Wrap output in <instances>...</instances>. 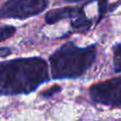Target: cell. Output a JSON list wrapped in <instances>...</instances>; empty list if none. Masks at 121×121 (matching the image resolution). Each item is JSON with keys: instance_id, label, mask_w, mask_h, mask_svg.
<instances>
[{"instance_id": "cell-1", "label": "cell", "mask_w": 121, "mask_h": 121, "mask_svg": "<svg viewBox=\"0 0 121 121\" xmlns=\"http://www.w3.org/2000/svg\"><path fill=\"white\" fill-rule=\"evenodd\" d=\"M48 79L46 61L38 57L0 61V95L27 94Z\"/></svg>"}, {"instance_id": "cell-2", "label": "cell", "mask_w": 121, "mask_h": 121, "mask_svg": "<svg viewBox=\"0 0 121 121\" xmlns=\"http://www.w3.org/2000/svg\"><path fill=\"white\" fill-rule=\"evenodd\" d=\"M96 49L94 45L79 47L66 43L49 58L52 78H72L85 73L95 60Z\"/></svg>"}, {"instance_id": "cell-3", "label": "cell", "mask_w": 121, "mask_h": 121, "mask_svg": "<svg viewBox=\"0 0 121 121\" xmlns=\"http://www.w3.org/2000/svg\"><path fill=\"white\" fill-rule=\"evenodd\" d=\"M48 0H8L0 9L1 18L26 19L43 12Z\"/></svg>"}, {"instance_id": "cell-4", "label": "cell", "mask_w": 121, "mask_h": 121, "mask_svg": "<svg viewBox=\"0 0 121 121\" xmlns=\"http://www.w3.org/2000/svg\"><path fill=\"white\" fill-rule=\"evenodd\" d=\"M91 98L107 106H121V77L95 83L89 90Z\"/></svg>"}, {"instance_id": "cell-5", "label": "cell", "mask_w": 121, "mask_h": 121, "mask_svg": "<svg viewBox=\"0 0 121 121\" xmlns=\"http://www.w3.org/2000/svg\"><path fill=\"white\" fill-rule=\"evenodd\" d=\"M81 11L82 10L77 7H64L60 9H55L45 14L44 20L47 24H55L65 18H75Z\"/></svg>"}, {"instance_id": "cell-6", "label": "cell", "mask_w": 121, "mask_h": 121, "mask_svg": "<svg viewBox=\"0 0 121 121\" xmlns=\"http://www.w3.org/2000/svg\"><path fill=\"white\" fill-rule=\"evenodd\" d=\"M90 24L91 22L85 17L83 11H81L78 15L73 18V21H72V26L77 29H87Z\"/></svg>"}, {"instance_id": "cell-7", "label": "cell", "mask_w": 121, "mask_h": 121, "mask_svg": "<svg viewBox=\"0 0 121 121\" xmlns=\"http://www.w3.org/2000/svg\"><path fill=\"white\" fill-rule=\"evenodd\" d=\"M113 67L115 72H121V43L113 47Z\"/></svg>"}, {"instance_id": "cell-8", "label": "cell", "mask_w": 121, "mask_h": 121, "mask_svg": "<svg viewBox=\"0 0 121 121\" xmlns=\"http://www.w3.org/2000/svg\"><path fill=\"white\" fill-rule=\"evenodd\" d=\"M16 31V28L12 26H0V42L5 41L11 36L14 35Z\"/></svg>"}, {"instance_id": "cell-9", "label": "cell", "mask_w": 121, "mask_h": 121, "mask_svg": "<svg viewBox=\"0 0 121 121\" xmlns=\"http://www.w3.org/2000/svg\"><path fill=\"white\" fill-rule=\"evenodd\" d=\"M60 91V86H54V87H51L50 89L46 90L45 92H43L42 94V95L44 96V97H49V96L53 95L54 94H56V93H58Z\"/></svg>"}, {"instance_id": "cell-10", "label": "cell", "mask_w": 121, "mask_h": 121, "mask_svg": "<svg viewBox=\"0 0 121 121\" xmlns=\"http://www.w3.org/2000/svg\"><path fill=\"white\" fill-rule=\"evenodd\" d=\"M10 54H11V50L9 48H8V47H1L0 48V58L7 57Z\"/></svg>"}, {"instance_id": "cell-11", "label": "cell", "mask_w": 121, "mask_h": 121, "mask_svg": "<svg viewBox=\"0 0 121 121\" xmlns=\"http://www.w3.org/2000/svg\"><path fill=\"white\" fill-rule=\"evenodd\" d=\"M68 2H78V1H82V0H66Z\"/></svg>"}]
</instances>
